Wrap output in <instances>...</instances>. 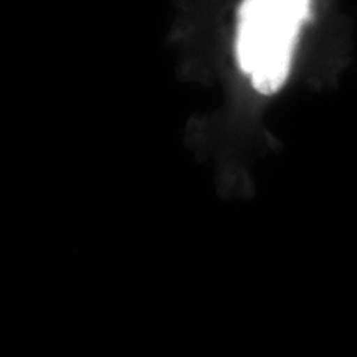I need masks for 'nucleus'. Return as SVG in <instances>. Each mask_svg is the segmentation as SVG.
<instances>
[{
	"mask_svg": "<svg viewBox=\"0 0 357 357\" xmlns=\"http://www.w3.org/2000/svg\"><path fill=\"white\" fill-rule=\"evenodd\" d=\"M311 0H243L235 52L240 70L261 95H273L289 75L294 45Z\"/></svg>",
	"mask_w": 357,
	"mask_h": 357,
	"instance_id": "nucleus-1",
	"label": "nucleus"
}]
</instances>
